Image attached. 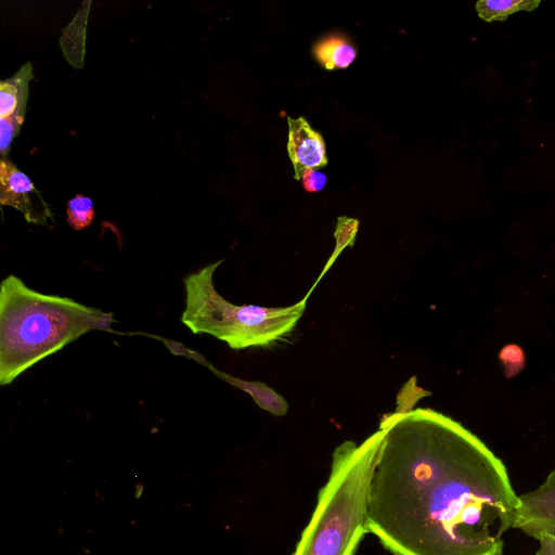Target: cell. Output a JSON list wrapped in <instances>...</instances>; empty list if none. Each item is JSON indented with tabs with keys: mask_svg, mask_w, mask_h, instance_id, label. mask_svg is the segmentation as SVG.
I'll list each match as a JSON object with an SVG mask.
<instances>
[{
	"mask_svg": "<svg viewBox=\"0 0 555 555\" xmlns=\"http://www.w3.org/2000/svg\"><path fill=\"white\" fill-rule=\"evenodd\" d=\"M340 219L343 221V224H341L340 221L338 222V228H337V231L335 233L336 242H337L335 250L332 254V257L327 261L326 266L322 270L320 276L317 279V281L314 282L313 286L309 291L310 294L312 293L313 288L317 286L319 281L322 279L324 273L332 266L333 261H335L336 258L339 256L340 251L346 246H351L353 244V238H354V235H356V232H357V224H358V222H356V220H349V219H345V218H340Z\"/></svg>",
	"mask_w": 555,
	"mask_h": 555,
	"instance_id": "13",
	"label": "cell"
},
{
	"mask_svg": "<svg viewBox=\"0 0 555 555\" xmlns=\"http://www.w3.org/2000/svg\"><path fill=\"white\" fill-rule=\"evenodd\" d=\"M540 0H479L475 8L478 16L486 22L505 21L519 11H533Z\"/></svg>",
	"mask_w": 555,
	"mask_h": 555,
	"instance_id": "11",
	"label": "cell"
},
{
	"mask_svg": "<svg viewBox=\"0 0 555 555\" xmlns=\"http://www.w3.org/2000/svg\"><path fill=\"white\" fill-rule=\"evenodd\" d=\"M67 223L76 231L88 228L94 218L92 201L81 194L75 195L66 205Z\"/></svg>",
	"mask_w": 555,
	"mask_h": 555,
	"instance_id": "12",
	"label": "cell"
},
{
	"mask_svg": "<svg viewBox=\"0 0 555 555\" xmlns=\"http://www.w3.org/2000/svg\"><path fill=\"white\" fill-rule=\"evenodd\" d=\"M313 53L317 60L328 70L346 68L357 56L353 46L341 36H331L318 42Z\"/></svg>",
	"mask_w": 555,
	"mask_h": 555,
	"instance_id": "10",
	"label": "cell"
},
{
	"mask_svg": "<svg viewBox=\"0 0 555 555\" xmlns=\"http://www.w3.org/2000/svg\"><path fill=\"white\" fill-rule=\"evenodd\" d=\"M21 127L15 122L0 118V151L2 158H7L13 139L20 133Z\"/></svg>",
	"mask_w": 555,
	"mask_h": 555,
	"instance_id": "15",
	"label": "cell"
},
{
	"mask_svg": "<svg viewBox=\"0 0 555 555\" xmlns=\"http://www.w3.org/2000/svg\"><path fill=\"white\" fill-rule=\"evenodd\" d=\"M0 203L21 211L30 223L49 225L53 214L33 181L9 158L0 163Z\"/></svg>",
	"mask_w": 555,
	"mask_h": 555,
	"instance_id": "5",
	"label": "cell"
},
{
	"mask_svg": "<svg viewBox=\"0 0 555 555\" xmlns=\"http://www.w3.org/2000/svg\"><path fill=\"white\" fill-rule=\"evenodd\" d=\"M114 314L47 295L8 275L0 288V385L91 331L112 333Z\"/></svg>",
	"mask_w": 555,
	"mask_h": 555,
	"instance_id": "2",
	"label": "cell"
},
{
	"mask_svg": "<svg viewBox=\"0 0 555 555\" xmlns=\"http://www.w3.org/2000/svg\"><path fill=\"white\" fill-rule=\"evenodd\" d=\"M377 433L333 452L327 482L293 555H353L369 532L366 508Z\"/></svg>",
	"mask_w": 555,
	"mask_h": 555,
	"instance_id": "3",
	"label": "cell"
},
{
	"mask_svg": "<svg viewBox=\"0 0 555 555\" xmlns=\"http://www.w3.org/2000/svg\"><path fill=\"white\" fill-rule=\"evenodd\" d=\"M31 63L24 64L12 77L0 82V118L22 127L29 82L35 77Z\"/></svg>",
	"mask_w": 555,
	"mask_h": 555,
	"instance_id": "9",
	"label": "cell"
},
{
	"mask_svg": "<svg viewBox=\"0 0 555 555\" xmlns=\"http://www.w3.org/2000/svg\"><path fill=\"white\" fill-rule=\"evenodd\" d=\"M513 528L538 540L555 537V469L535 490L518 495Z\"/></svg>",
	"mask_w": 555,
	"mask_h": 555,
	"instance_id": "6",
	"label": "cell"
},
{
	"mask_svg": "<svg viewBox=\"0 0 555 555\" xmlns=\"http://www.w3.org/2000/svg\"><path fill=\"white\" fill-rule=\"evenodd\" d=\"M164 344L169 348V350L175 354L185 356L195 360L196 362L205 365L217 377L223 379L224 382L231 384L232 386L243 390L248 393L253 400L257 403L259 408L262 410L275 415L283 416L286 414L288 410V403L284 399L283 396L278 393L268 385L255 382V380H245L235 376H232L228 373H224L218 369H216L211 363H209L202 354L195 352L194 350H190L181 344L177 341H171L168 339H162Z\"/></svg>",
	"mask_w": 555,
	"mask_h": 555,
	"instance_id": "8",
	"label": "cell"
},
{
	"mask_svg": "<svg viewBox=\"0 0 555 555\" xmlns=\"http://www.w3.org/2000/svg\"><path fill=\"white\" fill-rule=\"evenodd\" d=\"M539 550L535 555H555V537L545 535L539 539Z\"/></svg>",
	"mask_w": 555,
	"mask_h": 555,
	"instance_id": "17",
	"label": "cell"
},
{
	"mask_svg": "<svg viewBox=\"0 0 555 555\" xmlns=\"http://www.w3.org/2000/svg\"><path fill=\"white\" fill-rule=\"evenodd\" d=\"M287 120V151L295 169V179L299 180L306 169L321 168L327 164L326 150L322 135L304 117H288Z\"/></svg>",
	"mask_w": 555,
	"mask_h": 555,
	"instance_id": "7",
	"label": "cell"
},
{
	"mask_svg": "<svg viewBox=\"0 0 555 555\" xmlns=\"http://www.w3.org/2000/svg\"><path fill=\"white\" fill-rule=\"evenodd\" d=\"M304 188L308 192H319L326 184V176L315 169H306L301 175Z\"/></svg>",
	"mask_w": 555,
	"mask_h": 555,
	"instance_id": "16",
	"label": "cell"
},
{
	"mask_svg": "<svg viewBox=\"0 0 555 555\" xmlns=\"http://www.w3.org/2000/svg\"><path fill=\"white\" fill-rule=\"evenodd\" d=\"M367 494L369 532L393 555H502L518 495L503 462L431 409L384 416Z\"/></svg>",
	"mask_w": 555,
	"mask_h": 555,
	"instance_id": "1",
	"label": "cell"
},
{
	"mask_svg": "<svg viewBox=\"0 0 555 555\" xmlns=\"http://www.w3.org/2000/svg\"><path fill=\"white\" fill-rule=\"evenodd\" d=\"M222 262H211L184 278L185 308L181 322L193 334L211 335L234 350L266 347L292 333L310 294L288 307L234 305L214 285V273Z\"/></svg>",
	"mask_w": 555,
	"mask_h": 555,
	"instance_id": "4",
	"label": "cell"
},
{
	"mask_svg": "<svg viewBox=\"0 0 555 555\" xmlns=\"http://www.w3.org/2000/svg\"><path fill=\"white\" fill-rule=\"evenodd\" d=\"M499 360L507 378L519 374L526 364L524 349L517 344H508L499 352Z\"/></svg>",
	"mask_w": 555,
	"mask_h": 555,
	"instance_id": "14",
	"label": "cell"
}]
</instances>
